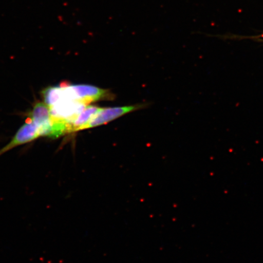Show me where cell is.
<instances>
[{"mask_svg": "<svg viewBox=\"0 0 263 263\" xmlns=\"http://www.w3.org/2000/svg\"><path fill=\"white\" fill-rule=\"evenodd\" d=\"M101 108L96 106H87L79 114L71 125V132L82 130V127L86 125L96 115Z\"/></svg>", "mask_w": 263, "mask_h": 263, "instance_id": "obj_4", "label": "cell"}, {"mask_svg": "<svg viewBox=\"0 0 263 263\" xmlns=\"http://www.w3.org/2000/svg\"><path fill=\"white\" fill-rule=\"evenodd\" d=\"M137 106L115 107L110 108H101L100 111L91 118L86 125L82 127V130L90 129L95 127L107 124L124 115L136 110Z\"/></svg>", "mask_w": 263, "mask_h": 263, "instance_id": "obj_2", "label": "cell"}, {"mask_svg": "<svg viewBox=\"0 0 263 263\" xmlns=\"http://www.w3.org/2000/svg\"><path fill=\"white\" fill-rule=\"evenodd\" d=\"M29 117L37 127L40 137L57 139L67 133L65 125L53 120L49 106L45 103L35 104Z\"/></svg>", "mask_w": 263, "mask_h": 263, "instance_id": "obj_1", "label": "cell"}, {"mask_svg": "<svg viewBox=\"0 0 263 263\" xmlns=\"http://www.w3.org/2000/svg\"><path fill=\"white\" fill-rule=\"evenodd\" d=\"M39 137L40 135H39L37 127L32 120L29 119V121L23 125L21 129L17 131L11 142L0 149V156L13 148L31 142Z\"/></svg>", "mask_w": 263, "mask_h": 263, "instance_id": "obj_3", "label": "cell"}, {"mask_svg": "<svg viewBox=\"0 0 263 263\" xmlns=\"http://www.w3.org/2000/svg\"><path fill=\"white\" fill-rule=\"evenodd\" d=\"M262 37H263V35H262Z\"/></svg>", "mask_w": 263, "mask_h": 263, "instance_id": "obj_5", "label": "cell"}]
</instances>
